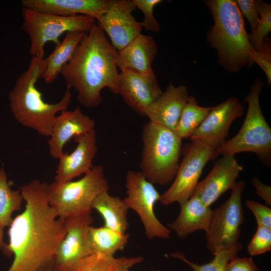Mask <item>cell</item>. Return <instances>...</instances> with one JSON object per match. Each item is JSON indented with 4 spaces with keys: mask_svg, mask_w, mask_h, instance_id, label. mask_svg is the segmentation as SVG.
I'll return each mask as SVG.
<instances>
[{
    "mask_svg": "<svg viewBox=\"0 0 271 271\" xmlns=\"http://www.w3.org/2000/svg\"><path fill=\"white\" fill-rule=\"evenodd\" d=\"M20 190L25 207L13 218L8 231L9 243L2 248L6 255L14 256L8 271H42L51 268L66 234L64 220L49 204V184L35 180Z\"/></svg>",
    "mask_w": 271,
    "mask_h": 271,
    "instance_id": "obj_1",
    "label": "cell"
},
{
    "mask_svg": "<svg viewBox=\"0 0 271 271\" xmlns=\"http://www.w3.org/2000/svg\"><path fill=\"white\" fill-rule=\"evenodd\" d=\"M116 57L117 50L96 23L60 74L66 88L75 90L81 105L88 108L99 106L102 101L101 92L105 88L118 94Z\"/></svg>",
    "mask_w": 271,
    "mask_h": 271,
    "instance_id": "obj_2",
    "label": "cell"
},
{
    "mask_svg": "<svg viewBox=\"0 0 271 271\" xmlns=\"http://www.w3.org/2000/svg\"><path fill=\"white\" fill-rule=\"evenodd\" d=\"M46 69L45 58L33 57L27 69L17 79L9 99L11 112L19 123L42 136L50 137L56 114L68 108L72 94L66 88L59 101L45 102L36 83L43 78Z\"/></svg>",
    "mask_w": 271,
    "mask_h": 271,
    "instance_id": "obj_3",
    "label": "cell"
},
{
    "mask_svg": "<svg viewBox=\"0 0 271 271\" xmlns=\"http://www.w3.org/2000/svg\"><path fill=\"white\" fill-rule=\"evenodd\" d=\"M204 3L214 22L207 40L217 50L220 64L229 72H237L255 63L258 53L249 42L236 1L208 0Z\"/></svg>",
    "mask_w": 271,
    "mask_h": 271,
    "instance_id": "obj_4",
    "label": "cell"
},
{
    "mask_svg": "<svg viewBox=\"0 0 271 271\" xmlns=\"http://www.w3.org/2000/svg\"><path fill=\"white\" fill-rule=\"evenodd\" d=\"M182 139L176 132L152 122L142 129L140 172L153 184L165 185L175 179L182 154Z\"/></svg>",
    "mask_w": 271,
    "mask_h": 271,
    "instance_id": "obj_5",
    "label": "cell"
},
{
    "mask_svg": "<svg viewBox=\"0 0 271 271\" xmlns=\"http://www.w3.org/2000/svg\"><path fill=\"white\" fill-rule=\"evenodd\" d=\"M263 82L256 79L245 97L248 107L243 123L238 133L225 141L215 151L212 160L219 155H233L248 152L254 153L265 164H270L271 128L262 113L259 94Z\"/></svg>",
    "mask_w": 271,
    "mask_h": 271,
    "instance_id": "obj_6",
    "label": "cell"
},
{
    "mask_svg": "<svg viewBox=\"0 0 271 271\" xmlns=\"http://www.w3.org/2000/svg\"><path fill=\"white\" fill-rule=\"evenodd\" d=\"M109 188L104 167L94 166L77 181H54L49 184V204L62 219L91 213L95 198L101 193L108 191Z\"/></svg>",
    "mask_w": 271,
    "mask_h": 271,
    "instance_id": "obj_7",
    "label": "cell"
},
{
    "mask_svg": "<svg viewBox=\"0 0 271 271\" xmlns=\"http://www.w3.org/2000/svg\"><path fill=\"white\" fill-rule=\"evenodd\" d=\"M22 28L30 40V54L44 58V47L49 42L60 45V37L68 32H88L96 20L86 15L63 17L23 8Z\"/></svg>",
    "mask_w": 271,
    "mask_h": 271,
    "instance_id": "obj_8",
    "label": "cell"
},
{
    "mask_svg": "<svg viewBox=\"0 0 271 271\" xmlns=\"http://www.w3.org/2000/svg\"><path fill=\"white\" fill-rule=\"evenodd\" d=\"M218 146L196 140L182 148L183 160L171 186L160 195V201L169 205L177 202L184 203L192 196L203 170L207 163L212 160Z\"/></svg>",
    "mask_w": 271,
    "mask_h": 271,
    "instance_id": "obj_9",
    "label": "cell"
},
{
    "mask_svg": "<svg viewBox=\"0 0 271 271\" xmlns=\"http://www.w3.org/2000/svg\"><path fill=\"white\" fill-rule=\"evenodd\" d=\"M245 186L243 181L236 182L229 198L212 210L205 232L206 247L213 255L239 243L240 227L244 220L241 197Z\"/></svg>",
    "mask_w": 271,
    "mask_h": 271,
    "instance_id": "obj_10",
    "label": "cell"
},
{
    "mask_svg": "<svg viewBox=\"0 0 271 271\" xmlns=\"http://www.w3.org/2000/svg\"><path fill=\"white\" fill-rule=\"evenodd\" d=\"M125 187L127 196L124 200L129 209L139 216L147 237L151 240L169 238L172 231L159 221L154 212L155 204L160 200L161 195L154 184L140 171L129 170L126 174Z\"/></svg>",
    "mask_w": 271,
    "mask_h": 271,
    "instance_id": "obj_11",
    "label": "cell"
},
{
    "mask_svg": "<svg viewBox=\"0 0 271 271\" xmlns=\"http://www.w3.org/2000/svg\"><path fill=\"white\" fill-rule=\"evenodd\" d=\"M64 220L66 234L56 250L51 267L53 271H73L82 259L93 253L88 240L93 221L91 213Z\"/></svg>",
    "mask_w": 271,
    "mask_h": 271,
    "instance_id": "obj_12",
    "label": "cell"
},
{
    "mask_svg": "<svg viewBox=\"0 0 271 271\" xmlns=\"http://www.w3.org/2000/svg\"><path fill=\"white\" fill-rule=\"evenodd\" d=\"M136 8L132 0H109L106 11L96 20L117 51L141 34L142 27L132 15Z\"/></svg>",
    "mask_w": 271,
    "mask_h": 271,
    "instance_id": "obj_13",
    "label": "cell"
},
{
    "mask_svg": "<svg viewBox=\"0 0 271 271\" xmlns=\"http://www.w3.org/2000/svg\"><path fill=\"white\" fill-rule=\"evenodd\" d=\"M118 94L133 111L146 116L148 108L163 92L155 72L142 74L129 71L119 73Z\"/></svg>",
    "mask_w": 271,
    "mask_h": 271,
    "instance_id": "obj_14",
    "label": "cell"
},
{
    "mask_svg": "<svg viewBox=\"0 0 271 271\" xmlns=\"http://www.w3.org/2000/svg\"><path fill=\"white\" fill-rule=\"evenodd\" d=\"M243 106L237 98H227L213 106L202 124L190 136L191 141H202L218 147L226 141L234 120L242 116Z\"/></svg>",
    "mask_w": 271,
    "mask_h": 271,
    "instance_id": "obj_15",
    "label": "cell"
},
{
    "mask_svg": "<svg viewBox=\"0 0 271 271\" xmlns=\"http://www.w3.org/2000/svg\"><path fill=\"white\" fill-rule=\"evenodd\" d=\"M242 170L234 156H223L215 162L207 176L198 183L192 196L210 206L222 194L231 189Z\"/></svg>",
    "mask_w": 271,
    "mask_h": 271,
    "instance_id": "obj_16",
    "label": "cell"
},
{
    "mask_svg": "<svg viewBox=\"0 0 271 271\" xmlns=\"http://www.w3.org/2000/svg\"><path fill=\"white\" fill-rule=\"evenodd\" d=\"M77 143L70 154L63 153L59 158L55 181L65 182L88 173L94 166L93 160L97 152L95 129L74 138Z\"/></svg>",
    "mask_w": 271,
    "mask_h": 271,
    "instance_id": "obj_17",
    "label": "cell"
},
{
    "mask_svg": "<svg viewBox=\"0 0 271 271\" xmlns=\"http://www.w3.org/2000/svg\"><path fill=\"white\" fill-rule=\"evenodd\" d=\"M93 119L77 107L72 110L62 111L57 115L48 141L50 156L59 159L63 154L64 145L73 137L76 138L95 129Z\"/></svg>",
    "mask_w": 271,
    "mask_h": 271,
    "instance_id": "obj_18",
    "label": "cell"
},
{
    "mask_svg": "<svg viewBox=\"0 0 271 271\" xmlns=\"http://www.w3.org/2000/svg\"><path fill=\"white\" fill-rule=\"evenodd\" d=\"M189 97L185 85L170 84L148 108L145 116L151 122L175 131Z\"/></svg>",
    "mask_w": 271,
    "mask_h": 271,
    "instance_id": "obj_19",
    "label": "cell"
},
{
    "mask_svg": "<svg viewBox=\"0 0 271 271\" xmlns=\"http://www.w3.org/2000/svg\"><path fill=\"white\" fill-rule=\"evenodd\" d=\"M154 39L140 34L122 49L117 51L116 65L120 72L129 71L142 74L154 72L152 64L157 53Z\"/></svg>",
    "mask_w": 271,
    "mask_h": 271,
    "instance_id": "obj_20",
    "label": "cell"
},
{
    "mask_svg": "<svg viewBox=\"0 0 271 271\" xmlns=\"http://www.w3.org/2000/svg\"><path fill=\"white\" fill-rule=\"evenodd\" d=\"M23 8L63 17L86 15L97 20L107 10L109 0H22Z\"/></svg>",
    "mask_w": 271,
    "mask_h": 271,
    "instance_id": "obj_21",
    "label": "cell"
},
{
    "mask_svg": "<svg viewBox=\"0 0 271 271\" xmlns=\"http://www.w3.org/2000/svg\"><path fill=\"white\" fill-rule=\"evenodd\" d=\"M180 205L177 218L167 224V227L181 238L197 230L206 231L208 227L212 210L197 197L192 196Z\"/></svg>",
    "mask_w": 271,
    "mask_h": 271,
    "instance_id": "obj_22",
    "label": "cell"
},
{
    "mask_svg": "<svg viewBox=\"0 0 271 271\" xmlns=\"http://www.w3.org/2000/svg\"><path fill=\"white\" fill-rule=\"evenodd\" d=\"M94 209L103 217L104 226L116 232L125 233L128 227V211L124 199L110 195L108 191L99 195L92 204Z\"/></svg>",
    "mask_w": 271,
    "mask_h": 271,
    "instance_id": "obj_23",
    "label": "cell"
},
{
    "mask_svg": "<svg viewBox=\"0 0 271 271\" xmlns=\"http://www.w3.org/2000/svg\"><path fill=\"white\" fill-rule=\"evenodd\" d=\"M86 33L78 31L66 33L59 45L45 58L46 69L43 77L46 83H52L60 74L63 67L72 58L78 45Z\"/></svg>",
    "mask_w": 271,
    "mask_h": 271,
    "instance_id": "obj_24",
    "label": "cell"
},
{
    "mask_svg": "<svg viewBox=\"0 0 271 271\" xmlns=\"http://www.w3.org/2000/svg\"><path fill=\"white\" fill-rule=\"evenodd\" d=\"M141 256L121 257L93 253L82 259L73 271H124L143 261Z\"/></svg>",
    "mask_w": 271,
    "mask_h": 271,
    "instance_id": "obj_25",
    "label": "cell"
},
{
    "mask_svg": "<svg viewBox=\"0 0 271 271\" xmlns=\"http://www.w3.org/2000/svg\"><path fill=\"white\" fill-rule=\"evenodd\" d=\"M128 237V234L116 232L104 226H90L88 231V240L93 253L114 255L124 248Z\"/></svg>",
    "mask_w": 271,
    "mask_h": 271,
    "instance_id": "obj_26",
    "label": "cell"
},
{
    "mask_svg": "<svg viewBox=\"0 0 271 271\" xmlns=\"http://www.w3.org/2000/svg\"><path fill=\"white\" fill-rule=\"evenodd\" d=\"M212 107L200 106L194 96H190L174 131L182 140L190 138L203 122Z\"/></svg>",
    "mask_w": 271,
    "mask_h": 271,
    "instance_id": "obj_27",
    "label": "cell"
},
{
    "mask_svg": "<svg viewBox=\"0 0 271 271\" xmlns=\"http://www.w3.org/2000/svg\"><path fill=\"white\" fill-rule=\"evenodd\" d=\"M20 189L13 190L8 182L7 173L3 166L0 168V226H9L13 213L21 208L23 201Z\"/></svg>",
    "mask_w": 271,
    "mask_h": 271,
    "instance_id": "obj_28",
    "label": "cell"
},
{
    "mask_svg": "<svg viewBox=\"0 0 271 271\" xmlns=\"http://www.w3.org/2000/svg\"><path fill=\"white\" fill-rule=\"evenodd\" d=\"M242 247V244L238 243L236 245L227 249L217 251L213 255V259L209 262L204 264H198L189 260L181 252H175L170 255L171 257L178 259L190 266L191 271H225L226 266L229 260L237 255Z\"/></svg>",
    "mask_w": 271,
    "mask_h": 271,
    "instance_id": "obj_29",
    "label": "cell"
},
{
    "mask_svg": "<svg viewBox=\"0 0 271 271\" xmlns=\"http://www.w3.org/2000/svg\"><path fill=\"white\" fill-rule=\"evenodd\" d=\"M259 20L254 32L248 36L249 42L256 51L261 48L267 35L271 31V6L263 1H255Z\"/></svg>",
    "mask_w": 271,
    "mask_h": 271,
    "instance_id": "obj_30",
    "label": "cell"
},
{
    "mask_svg": "<svg viewBox=\"0 0 271 271\" xmlns=\"http://www.w3.org/2000/svg\"><path fill=\"white\" fill-rule=\"evenodd\" d=\"M136 8L141 10L144 15V20L140 22L142 28L145 30L158 32L160 25L154 16V9L162 2L161 0H132Z\"/></svg>",
    "mask_w": 271,
    "mask_h": 271,
    "instance_id": "obj_31",
    "label": "cell"
},
{
    "mask_svg": "<svg viewBox=\"0 0 271 271\" xmlns=\"http://www.w3.org/2000/svg\"><path fill=\"white\" fill-rule=\"evenodd\" d=\"M271 249V228L257 226L256 232L248 244V253L252 256L260 255Z\"/></svg>",
    "mask_w": 271,
    "mask_h": 271,
    "instance_id": "obj_32",
    "label": "cell"
},
{
    "mask_svg": "<svg viewBox=\"0 0 271 271\" xmlns=\"http://www.w3.org/2000/svg\"><path fill=\"white\" fill-rule=\"evenodd\" d=\"M245 205L253 214L257 226H264L271 228L270 208L257 201L249 199L246 200Z\"/></svg>",
    "mask_w": 271,
    "mask_h": 271,
    "instance_id": "obj_33",
    "label": "cell"
},
{
    "mask_svg": "<svg viewBox=\"0 0 271 271\" xmlns=\"http://www.w3.org/2000/svg\"><path fill=\"white\" fill-rule=\"evenodd\" d=\"M256 63L265 73L268 84L271 82V51L270 42L265 38L260 49L257 51Z\"/></svg>",
    "mask_w": 271,
    "mask_h": 271,
    "instance_id": "obj_34",
    "label": "cell"
},
{
    "mask_svg": "<svg viewBox=\"0 0 271 271\" xmlns=\"http://www.w3.org/2000/svg\"><path fill=\"white\" fill-rule=\"evenodd\" d=\"M238 7L249 22L252 33L255 31L259 20V16L254 0L236 1Z\"/></svg>",
    "mask_w": 271,
    "mask_h": 271,
    "instance_id": "obj_35",
    "label": "cell"
},
{
    "mask_svg": "<svg viewBox=\"0 0 271 271\" xmlns=\"http://www.w3.org/2000/svg\"><path fill=\"white\" fill-rule=\"evenodd\" d=\"M225 271H259L251 257H238L237 255L227 263Z\"/></svg>",
    "mask_w": 271,
    "mask_h": 271,
    "instance_id": "obj_36",
    "label": "cell"
},
{
    "mask_svg": "<svg viewBox=\"0 0 271 271\" xmlns=\"http://www.w3.org/2000/svg\"><path fill=\"white\" fill-rule=\"evenodd\" d=\"M256 194L260 197L267 205H271V187L262 183L258 178L253 177L251 180Z\"/></svg>",
    "mask_w": 271,
    "mask_h": 271,
    "instance_id": "obj_37",
    "label": "cell"
},
{
    "mask_svg": "<svg viewBox=\"0 0 271 271\" xmlns=\"http://www.w3.org/2000/svg\"><path fill=\"white\" fill-rule=\"evenodd\" d=\"M4 229L0 226V250L4 244L3 241Z\"/></svg>",
    "mask_w": 271,
    "mask_h": 271,
    "instance_id": "obj_38",
    "label": "cell"
},
{
    "mask_svg": "<svg viewBox=\"0 0 271 271\" xmlns=\"http://www.w3.org/2000/svg\"><path fill=\"white\" fill-rule=\"evenodd\" d=\"M42 271H53L51 268H47Z\"/></svg>",
    "mask_w": 271,
    "mask_h": 271,
    "instance_id": "obj_39",
    "label": "cell"
},
{
    "mask_svg": "<svg viewBox=\"0 0 271 271\" xmlns=\"http://www.w3.org/2000/svg\"><path fill=\"white\" fill-rule=\"evenodd\" d=\"M124 271H129V269H126V270H124ZM156 271H162V270H160V269H157V270H156Z\"/></svg>",
    "mask_w": 271,
    "mask_h": 271,
    "instance_id": "obj_40",
    "label": "cell"
}]
</instances>
